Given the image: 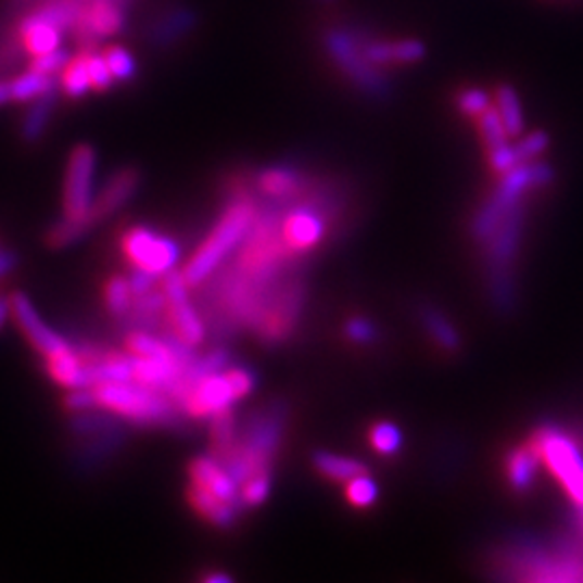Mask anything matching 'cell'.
<instances>
[{"label":"cell","instance_id":"cell-1","mask_svg":"<svg viewBox=\"0 0 583 583\" xmlns=\"http://www.w3.org/2000/svg\"><path fill=\"white\" fill-rule=\"evenodd\" d=\"M255 216H257V205L253 203V199L244 194L233 199V203L218 218L212 233L201 242L193 257L187 262L182 275L189 288L207 281L212 273L223 264L227 253H231L236 246L242 244Z\"/></svg>","mask_w":583,"mask_h":583},{"label":"cell","instance_id":"cell-2","mask_svg":"<svg viewBox=\"0 0 583 583\" xmlns=\"http://www.w3.org/2000/svg\"><path fill=\"white\" fill-rule=\"evenodd\" d=\"M98 406L141 426H174L178 404L161 389L145 388L137 381L100 383L93 388Z\"/></svg>","mask_w":583,"mask_h":583},{"label":"cell","instance_id":"cell-3","mask_svg":"<svg viewBox=\"0 0 583 583\" xmlns=\"http://www.w3.org/2000/svg\"><path fill=\"white\" fill-rule=\"evenodd\" d=\"M322 46L335 67L364 93L385 98L389 91L383 69L372 65L362 48V33L353 28L333 26L322 35Z\"/></svg>","mask_w":583,"mask_h":583},{"label":"cell","instance_id":"cell-4","mask_svg":"<svg viewBox=\"0 0 583 583\" xmlns=\"http://www.w3.org/2000/svg\"><path fill=\"white\" fill-rule=\"evenodd\" d=\"M552 469L569 495L583 508V458L578 447L554 430H541L528 445Z\"/></svg>","mask_w":583,"mask_h":583},{"label":"cell","instance_id":"cell-5","mask_svg":"<svg viewBox=\"0 0 583 583\" xmlns=\"http://www.w3.org/2000/svg\"><path fill=\"white\" fill-rule=\"evenodd\" d=\"M122 251L135 268L148 270L159 279L174 270L180 259L178 242L148 227L128 229L122 238Z\"/></svg>","mask_w":583,"mask_h":583},{"label":"cell","instance_id":"cell-6","mask_svg":"<svg viewBox=\"0 0 583 583\" xmlns=\"http://www.w3.org/2000/svg\"><path fill=\"white\" fill-rule=\"evenodd\" d=\"M98 156L87 143L76 145L69 152L65 180H63V216L67 218H91L93 203V178H96Z\"/></svg>","mask_w":583,"mask_h":583},{"label":"cell","instance_id":"cell-7","mask_svg":"<svg viewBox=\"0 0 583 583\" xmlns=\"http://www.w3.org/2000/svg\"><path fill=\"white\" fill-rule=\"evenodd\" d=\"M161 279H163L161 290L165 294V314L172 325V333L178 335L191 348L203 344L205 325L191 303L189 283L185 281V275L174 268Z\"/></svg>","mask_w":583,"mask_h":583},{"label":"cell","instance_id":"cell-8","mask_svg":"<svg viewBox=\"0 0 583 583\" xmlns=\"http://www.w3.org/2000/svg\"><path fill=\"white\" fill-rule=\"evenodd\" d=\"M11 301V318L17 325V329L22 331V335L28 340V344L43 357V359H54L61 355H67L74 351V346L59 335L56 331H52L46 320L39 316V312L35 309L33 301L22 294L15 292L9 296Z\"/></svg>","mask_w":583,"mask_h":583},{"label":"cell","instance_id":"cell-9","mask_svg":"<svg viewBox=\"0 0 583 583\" xmlns=\"http://www.w3.org/2000/svg\"><path fill=\"white\" fill-rule=\"evenodd\" d=\"M126 26L124 0H85L72 28L83 50L93 48L102 39L117 35Z\"/></svg>","mask_w":583,"mask_h":583},{"label":"cell","instance_id":"cell-10","mask_svg":"<svg viewBox=\"0 0 583 583\" xmlns=\"http://www.w3.org/2000/svg\"><path fill=\"white\" fill-rule=\"evenodd\" d=\"M303 299H305V288L299 281H292L277 296L270 299L264 316L257 322V329L264 342L275 344L292 335L299 322Z\"/></svg>","mask_w":583,"mask_h":583},{"label":"cell","instance_id":"cell-11","mask_svg":"<svg viewBox=\"0 0 583 583\" xmlns=\"http://www.w3.org/2000/svg\"><path fill=\"white\" fill-rule=\"evenodd\" d=\"M233 402H238V397H236L233 389L227 381V375L223 370V372L207 375V377L199 379L191 391L187 393L180 408L191 417L203 419V417H212L214 413L231 406Z\"/></svg>","mask_w":583,"mask_h":583},{"label":"cell","instance_id":"cell-12","mask_svg":"<svg viewBox=\"0 0 583 583\" xmlns=\"http://www.w3.org/2000/svg\"><path fill=\"white\" fill-rule=\"evenodd\" d=\"M325 233H327L325 216L309 205L290 210L281 223V236L286 244L299 255H305L312 249H316L322 242Z\"/></svg>","mask_w":583,"mask_h":583},{"label":"cell","instance_id":"cell-13","mask_svg":"<svg viewBox=\"0 0 583 583\" xmlns=\"http://www.w3.org/2000/svg\"><path fill=\"white\" fill-rule=\"evenodd\" d=\"M139 182H141V176L132 167L119 169L115 176H111V180L102 187V191L93 197L91 212H89L93 225L115 214L119 207H124L137 193Z\"/></svg>","mask_w":583,"mask_h":583},{"label":"cell","instance_id":"cell-14","mask_svg":"<svg viewBox=\"0 0 583 583\" xmlns=\"http://www.w3.org/2000/svg\"><path fill=\"white\" fill-rule=\"evenodd\" d=\"M191 482L214 493L216 497L231 504L236 510L244 508L240 499V486L231 480V476L212 458V456H197L189 465Z\"/></svg>","mask_w":583,"mask_h":583},{"label":"cell","instance_id":"cell-15","mask_svg":"<svg viewBox=\"0 0 583 583\" xmlns=\"http://www.w3.org/2000/svg\"><path fill=\"white\" fill-rule=\"evenodd\" d=\"M17 39L24 48V52L33 59L37 54L50 52L61 46L63 30L54 26L52 22L39 17L37 13H28L17 24Z\"/></svg>","mask_w":583,"mask_h":583},{"label":"cell","instance_id":"cell-16","mask_svg":"<svg viewBox=\"0 0 583 583\" xmlns=\"http://www.w3.org/2000/svg\"><path fill=\"white\" fill-rule=\"evenodd\" d=\"M59 91H61V85L56 80L46 93H41L39 98L28 102V109L20 122V139L24 143H28V145L39 143V139L43 137V132L54 115V109L59 102Z\"/></svg>","mask_w":583,"mask_h":583},{"label":"cell","instance_id":"cell-17","mask_svg":"<svg viewBox=\"0 0 583 583\" xmlns=\"http://www.w3.org/2000/svg\"><path fill=\"white\" fill-rule=\"evenodd\" d=\"M187 499H189L194 512L199 517H203L207 523H212L216 528L233 525L238 510L231 504H227L225 499L216 497L214 493H210V491H205V489H201V486H197L191 482V486L187 491Z\"/></svg>","mask_w":583,"mask_h":583},{"label":"cell","instance_id":"cell-18","mask_svg":"<svg viewBox=\"0 0 583 583\" xmlns=\"http://www.w3.org/2000/svg\"><path fill=\"white\" fill-rule=\"evenodd\" d=\"M46 370H48L50 379L61 388H91L87 364L80 362L76 351L61 355V357H54V359H46Z\"/></svg>","mask_w":583,"mask_h":583},{"label":"cell","instance_id":"cell-19","mask_svg":"<svg viewBox=\"0 0 583 583\" xmlns=\"http://www.w3.org/2000/svg\"><path fill=\"white\" fill-rule=\"evenodd\" d=\"M495 109L504 122V128L508 132V137H521L523 128H525V117H523V106H521V98L519 91L512 85H499L495 89L493 96Z\"/></svg>","mask_w":583,"mask_h":583},{"label":"cell","instance_id":"cell-20","mask_svg":"<svg viewBox=\"0 0 583 583\" xmlns=\"http://www.w3.org/2000/svg\"><path fill=\"white\" fill-rule=\"evenodd\" d=\"M316 471L333 482H348L355 476L368 473V467L357 460V458H348V456H340L333 452H316L312 458Z\"/></svg>","mask_w":583,"mask_h":583},{"label":"cell","instance_id":"cell-21","mask_svg":"<svg viewBox=\"0 0 583 583\" xmlns=\"http://www.w3.org/2000/svg\"><path fill=\"white\" fill-rule=\"evenodd\" d=\"M194 13L189 9H174L167 15L159 17L150 30V39L154 46H172L182 35L193 30Z\"/></svg>","mask_w":583,"mask_h":583},{"label":"cell","instance_id":"cell-22","mask_svg":"<svg viewBox=\"0 0 583 583\" xmlns=\"http://www.w3.org/2000/svg\"><path fill=\"white\" fill-rule=\"evenodd\" d=\"M61 91L72 98L80 100L91 91L89 72H87V52L80 50L76 56H69L65 67L61 69Z\"/></svg>","mask_w":583,"mask_h":583},{"label":"cell","instance_id":"cell-23","mask_svg":"<svg viewBox=\"0 0 583 583\" xmlns=\"http://www.w3.org/2000/svg\"><path fill=\"white\" fill-rule=\"evenodd\" d=\"M126 348L130 355L135 357H143V359H159V362H178L172 346L163 340V338H156L143 329L139 331H132L128 338H126ZM180 364V362H178Z\"/></svg>","mask_w":583,"mask_h":583},{"label":"cell","instance_id":"cell-24","mask_svg":"<svg viewBox=\"0 0 583 583\" xmlns=\"http://www.w3.org/2000/svg\"><path fill=\"white\" fill-rule=\"evenodd\" d=\"M56 83L54 76H46L41 72H35L28 67V72L15 76L9 80V91H11V102L17 104H28L30 100L39 98L41 93H46L52 85Z\"/></svg>","mask_w":583,"mask_h":583},{"label":"cell","instance_id":"cell-25","mask_svg":"<svg viewBox=\"0 0 583 583\" xmlns=\"http://www.w3.org/2000/svg\"><path fill=\"white\" fill-rule=\"evenodd\" d=\"M93 227L91 218H67L63 216L61 220L52 223L46 231V244L50 249H67L80 238L87 236V231Z\"/></svg>","mask_w":583,"mask_h":583},{"label":"cell","instance_id":"cell-26","mask_svg":"<svg viewBox=\"0 0 583 583\" xmlns=\"http://www.w3.org/2000/svg\"><path fill=\"white\" fill-rule=\"evenodd\" d=\"M301 185H303V178L294 169H286V167L268 169L257 178V187L262 193L268 197H281V199L296 193Z\"/></svg>","mask_w":583,"mask_h":583},{"label":"cell","instance_id":"cell-27","mask_svg":"<svg viewBox=\"0 0 583 583\" xmlns=\"http://www.w3.org/2000/svg\"><path fill=\"white\" fill-rule=\"evenodd\" d=\"M536 462L538 458L534 456V452L530 447H521V449H515L510 456H508V465H506V471H508V480L510 484L517 489V491H523L532 484L534 480V471H536Z\"/></svg>","mask_w":583,"mask_h":583},{"label":"cell","instance_id":"cell-28","mask_svg":"<svg viewBox=\"0 0 583 583\" xmlns=\"http://www.w3.org/2000/svg\"><path fill=\"white\" fill-rule=\"evenodd\" d=\"M421 322L423 329L428 331V335L447 353H454L458 348V333L454 331V327L434 309H421Z\"/></svg>","mask_w":583,"mask_h":583},{"label":"cell","instance_id":"cell-29","mask_svg":"<svg viewBox=\"0 0 583 583\" xmlns=\"http://www.w3.org/2000/svg\"><path fill=\"white\" fill-rule=\"evenodd\" d=\"M476 119H478V130H480V137L484 141L486 152L510 143L508 141L510 137H508V132L504 128V122H502V117H499V113H497V109L493 104L482 115H478Z\"/></svg>","mask_w":583,"mask_h":583},{"label":"cell","instance_id":"cell-30","mask_svg":"<svg viewBox=\"0 0 583 583\" xmlns=\"http://www.w3.org/2000/svg\"><path fill=\"white\" fill-rule=\"evenodd\" d=\"M132 292H130V286H128V279L122 277V275H115L106 281L104 286V303L109 307V312L115 316V318H124L128 316L130 307H132Z\"/></svg>","mask_w":583,"mask_h":583},{"label":"cell","instance_id":"cell-31","mask_svg":"<svg viewBox=\"0 0 583 583\" xmlns=\"http://www.w3.org/2000/svg\"><path fill=\"white\" fill-rule=\"evenodd\" d=\"M130 312H132L135 322L137 325H143V331H145V327L156 325L159 318H161V314L165 312V294H163V290H150L148 294L137 296L132 301Z\"/></svg>","mask_w":583,"mask_h":583},{"label":"cell","instance_id":"cell-32","mask_svg":"<svg viewBox=\"0 0 583 583\" xmlns=\"http://www.w3.org/2000/svg\"><path fill=\"white\" fill-rule=\"evenodd\" d=\"M346 499L355 508H370L379 499V484L370 473L355 476L353 480L346 482Z\"/></svg>","mask_w":583,"mask_h":583},{"label":"cell","instance_id":"cell-33","mask_svg":"<svg viewBox=\"0 0 583 583\" xmlns=\"http://www.w3.org/2000/svg\"><path fill=\"white\" fill-rule=\"evenodd\" d=\"M104 61L113 74L115 80H132L137 74V61L130 54V50H126L124 46H106V50L102 52Z\"/></svg>","mask_w":583,"mask_h":583},{"label":"cell","instance_id":"cell-34","mask_svg":"<svg viewBox=\"0 0 583 583\" xmlns=\"http://www.w3.org/2000/svg\"><path fill=\"white\" fill-rule=\"evenodd\" d=\"M210 419H212V423H210L212 449H218V447L229 445L236 439V417H233L231 406L214 413Z\"/></svg>","mask_w":583,"mask_h":583},{"label":"cell","instance_id":"cell-35","mask_svg":"<svg viewBox=\"0 0 583 583\" xmlns=\"http://www.w3.org/2000/svg\"><path fill=\"white\" fill-rule=\"evenodd\" d=\"M370 443L379 454L391 456L402 447V432L391 421H379L370 430Z\"/></svg>","mask_w":583,"mask_h":583},{"label":"cell","instance_id":"cell-36","mask_svg":"<svg viewBox=\"0 0 583 583\" xmlns=\"http://www.w3.org/2000/svg\"><path fill=\"white\" fill-rule=\"evenodd\" d=\"M270 471H264V473H257L253 478H249L246 482L240 484V499H242V506L246 508H255V506H262L268 495H270Z\"/></svg>","mask_w":583,"mask_h":583},{"label":"cell","instance_id":"cell-37","mask_svg":"<svg viewBox=\"0 0 583 583\" xmlns=\"http://www.w3.org/2000/svg\"><path fill=\"white\" fill-rule=\"evenodd\" d=\"M87 52V72H89V83H91V91H109L111 85L115 83L106 61H104V54L102 52H96L93 48L85 50Z\"/></svg>","mask_w":583,"mask_h":583},{"label":"cell","instance_id":"cell-38","mask_svg":"<svg viewBox=\"0 0 583 583\" xmlns=\"http://www.w3.org/2000/svg\"><path fill=\"white\" fill-rule=\"evenodd\" d=\"M426 56V43L413 37L391 41V65H413Z\"/></svg>","mask_w":583,"mask_h":583},{"label":"cell","instance_id":"cell-39","mask_svg":"<svg viewBox=\"0 0 583 583\" xmlns=\"http://www.w3.org/2000/svg\"><path fill=\"white\" fill-rule=\"evenodd\" d=\"M493 104V98L484 91V89H478V87H469V89H462L458 96H456V106L462 115L467 117H478L482 115L489 106Z\"/></svg>","mask_w":583,"mask_h":583},{"label":"cell","instance_id":"cell-40","mask_svg":"<svg viewBox=\"0 0 583 583\" xmlns=\"http://www.w3.org/2000/svg\"><path fill=\"white\" fill-rule=\"evenodd\" d=\"M69 50H65V48H54V50H50V52H43V54H37V56H33L30 59V69H35V72H41V74H46V76H56V74H61V69L65 67V63L69 61Z\"/></svg>","mask_w":583,"mask_h":583},{"label":"cell","instance_id":"cell-41","mask_svg":"<svg viewBox=\"0 0 583 583\" xmlns=\"http://www.w3.org/2000/svg\"><path fill=\"white\" fill-rule=\"evenodd\" d=\"M547 148H549V135L543 130H536L532 135H525L515 145V154H517L519 163H528V161H534L536 156H541Z\"/></svg>","mask_w":583,"mask_h":583},{"label":"cell","instance_id":"cell-42","mask_svg":"<svg viewBox=\"0 0 583 583\" xmlns=\"http://www.w3.org/2000/svg\"><path fill=\"white\" fill-rule=\"evenodd\" d=\"M344 335L351 340V342H355V344H364V346H368V344H372V342H377V338H379V331H377V327H375V322L372 320H368V318H351L346 325H344Z\"/></svg>","mask_w":583,"mask_h":583},{"label":"cell","instance_id":"cell-43","mask_svg":"<svg viewBox=\"0 0 583 583\" xmlns=\"http://www.w3.org/2000/svg\"><path fill=\"white\" fill-rule=\"evenodd\" d=\"M63 406H65V410H69L74 415L100 408L93 388L69 389V393H65V397H63Z\"/></svg>","mask_w":583,"mask_h":583},{"label":"cell","instance_id":"cell-44","mask_svg":"<svg viewBox=\"0 0 583 583\" xmlns=\"http://www.w3.org/2000/svg\"><path fill=\"white\" fill-rule=\"evenodd\" d=\"M225 375L238 400L246 397L253 389L257 388V377L249 368H225Z\"/></svg>","mask_w":583,"mask_h":583},{"label":"cell","instance_id":"cell-45","mask_svg":"<svg viewBox=\"0 0 583 583\" xmlns=\"http://www.w3.org/2000/svg\"><path fill=\"white\" fill-rule=\"evenodd\" d=\"M156 281H159L156 275H152V273H148V270H141V268H135L132 275L128 277V286H130V292H132L135 299L148 294L150 290H154Z\"/></svg>","mask_w":583,"mask_h":583},{"label":"cell","instance_id":"cell-46","mask_svg":"<svg viewBox=\"0 0 583 583\" xmlns=\"http://www.w3.org/2000/svg\"><path fill=\"white\" fill-rule=\"evenodd\" d=\"M20 259L15 251H0V279H4L7 275H11L17 268Z\"/></svg>","mask_w":583,"mask_h":583},{"label":"cell","instance_id":"cell-47","mask_svg":"<svg viewBox=\"0 0 583 583\" xmlns=\"http://www.w3.org/2000/svg\"><path fill=\"white\" fill-rule=\"evenodd\" d=\"M9 318H11V301L9 296H0V329Z\"/></svg>","mask_w":583,"mask_h":583},{"label":"cell","instance_id":"cell-48","mask_svg":"<svg viewBox=\"0 0 583 583\" xmlns=\"http://www.w3.org/2000/svg\"><path fill=\"white\" fill-rule=\"evenodd\" d=\"M11 102V91H9V80H0V106Z\"/></svg>","mask_w":583,"mask_h":583},{"label":"cell","instance_id":"cell-49","mask_svg":"<svg viewBox=\"0 0 583 583\" xmlns=\"http://www.w3.org/2000/svg\"><path fill=\"white\" fill-rule=\"evenodd\" d=\"M203 582H205V583H229V582H231V578H229V575H216V573H214V575H205V578H203Z\"/></svg>","mask_w":583,"mask_h":583},{"label":"cell","instance_id":"cell-50","mask_svg":"<svg viewBox=\"0 0 583 583\" xmlns=\"http://www.w3.org/2000/svg\"><path fill=\"white\" fill-rule=\"evenodd\" d=\"M322 2H333V0H322Z\"/></svg>","mask_w":583,"mask_h":583}]
</instances>
